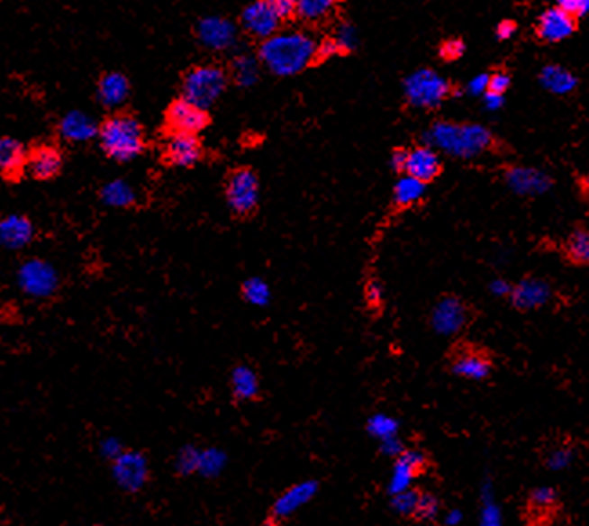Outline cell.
Listing matches in <instances>:
<instances>
[{
	"label": "cell",
	"instance_id": "1",
	"mask_svg": "<svg viewBox=\"0 0 589 526\" xmlns=\"http://www.w3.org/2000/svg\"><path fill=\"white\" fill-rule=\"evenodd\" d=\"M96 141L104 157L116 164H129L150 150L145 125L129 105L107 113L98 122Z\"/></svg>",
	"mask_w": 589,
	"mask_h": 526
},
{
	"label": "cell",
	"instance_id": "2",
	"mask_svg": "<svg viewBox=\"0 0 589 526\" xmlns=\"http://www.w3.org/2000/svg\"><path fill=\"white\" fill-rule=\"evenodd\" d=\"M424 146L449 157L472 160L486 153L494 144L492 131L481 123H458L450 120L433 122L422 135Z\"/></svg>",
	"mask_w": 589,
	"mask_h": 526
},
{
	"label": "cell",
	"instance_id": "3",
	"mask_svg": "<svg viewBox=\"0 0 589 526\" xmlns=\"http://www.w3.org/2000/svg\"><path fill=\"white\" fill-rule=\"evenodd\" d=\"M316 41L304 32H283L263 41L259 64L274 77H294L314 64Z\"/></svg>",
	"mask_w": 589,
	"mask_h": 526
},
{
	"label": "cell",
	"instance_id": "4",
	"mask_svg": "<svg viewBox=\"0 0 589 526\" xmlns=\"http://www.w3.org/2000/svg\"><path fill=\"white\" fill-rule=\"evenodd\" d=\"M231 80L227 68L214 62L196 64L184 71L180 96L198 105L200 109L209 111L223 96Z\"/></svg>",
	"mask_w": 589,
	"mask_h": 526
},
{
	"label": "cell",
	"instance_id": "5",
	"mask_svg": "<svg viewBox=\"0 0 589 526\" xmlns=\"http://www.w3.org/2000/svg\"><path fill=\"white\" fill-rule=\"evenodd\" d=\"M111 476L123 494L136 495L151 483L150 458L138 449H120L111 458Z\"/></svg>",
	"mask_w": 589,
	"mask_h": 526
},
{
	"label": "cell",
	"instance_id": "6",
	"mask_svg": "<svg viewBox=\"0 0 589 526\" xmlns=\"http://www.w3.org/2000/svg\"><path fill=\"white\" fill-rule=\"evenodd\" d=\"M403 89L406 102L417 109L439 107L452 95V84L430 68L410 73L403 82Z\"/></svg>",
	"mask_w": 589,
	"mask_h": 526
},
{
	"label": "cell",
	"instance_id": "7",
	"mask_svg": "<svg viewBox=\"0 0 589 526\" xmlns=\"http://www.w3.org/2000/svg\"><path fill=\"white\" fill-rule=\"evenodd\" d=\"M259 178L250 168H236L227 173L223 193L236 218H249L259 204Z\"/></svg>",
	"mask_w": 589,
	"mask_h": 526
},
{
	"label": "cell",
	"instance_id": "8",
	"mask_svg": "<svg viewBox=\"0 0 589 526\" xmlns=\"http://www.w3.org/2000/svg\"><path fill=\"white\" fill-rule=\"evenodd\" d=\"M21 291L35 300H48L59 293L60 277L53 263L42 258H28L17 271Z\"/></svg>",
	"mask_w": 589,
	"mask_h": 526
},
{
	"label": "cell",
	"instance_id": "9",
	"mask_svg": "<svg viewBox=\"0 0 589 526\" xmlns=\"http://www.w3.org/2000/svg\"><path fill=\"white\" fill-rule=\"evenodd\" d=\"M213 118L209 111L200 109L198 105L191 104L184 96L173 98L166 111H164V120H162V135H171V133H182V135H196L211 125Z\"/></svg>",
	"mask_w": 589,
	"mask_h": 526
},
{
	"label": "cell",
	"instance_id": "10",
	"mask_svg": "<svg viewBox=\"0 0 589 526\" xmlns=\"http://www.w3.org/2000/svg\"><path fill=\"white\" fill-rule=\"evenodd\" d=\"M66 166L64 146L53 141H35L26 146V175L35 182L59 178Z\"/></svg>",
	"mask_w": 589,
	"mask_h": 526
},
{
	"label": "cell",
	"instance_id": "11",
	"mask_svg": "<svg viewBox=\"0 0 589 526\" xmlns=\"http://www.w3.org/2000/svg\"><path fill=\"white\" fill-rule=\"evenodd\" d=\"M562 515V497L551 486H537L528 492L522 504L524 526H553Z\"/></svg>",
	"mask_w": 589,
	"mask_h": 526
},
{
	"label": "cell",
	"instance_id": "12",
	"mask_svg": "<svg viewBox=\"0 0 589 526\" xmlns=\"http://www.w3.org/2000/svg\"><path fill=\"white\" fill-rule=\"evenodd\" d=\"M204 157H205V148L200 137L182 135V133L162 135L160 159L164 166L193 169L204 160Z\"/></svg>",
	"mask_w": 589,
	"mask_h": 526
},
{
	"label": "cell",
	"instance_id": "13",
	"mask_svg": "<svg viewBox=\"0 0 589 526\" xmlns=\"http://www.w3.org/2000/svg\"><path fill=\"white\" fill-rule=\"evenodd\" d=\"M449 365L452 374L472 381H483L494 372L492 354L472 343H458L450 352Z\"/></svg>",
	"mask_w": 589,
	"mask_h": 526
},
{
	"label": "cell",
	"instance_id": "14",
	"mask_svg": "<svg viewBox=\"0 0 589 526\" xmlns=\"http://www.w3.org/2000/svg\"><path fill=\"white\" fill-rule=\"evenodd\" d=\"M318 481H305L286 488L268 508L261 526H283L298 508L307 504L318 494Z\"/></svg>",
	"mask_w": 589,
	"mask_h": 526
},
{
	"label": "cell",
	"instance_id": "15",
	"mask_svg": "<svg viewBox=\"0 0 589 526\" xmlns=\"http://www.w3.org/2000/svg\"><path fill=\"white\" fill-rule=\"evenodd\" d=\"M431 465L433 459L426 450L419 447L403 449L394 461V476H392L394 485L390 488V495L410 488L412 481L424 476L431 468Z\"/></svg>",
	"mask_w": 589,
	"mask_h": 526
},
{
	"label": "cell",
	"instance_id": "16",
	"mask_svg": "<svg viewBox=\"0 0 589 526\" xmlns=\"http://www.w3.org/2000/svg\"><path fill=\"white\" fill-rule=\"evenodd\" d=\"M430 323L437 334L456 336L468 323V307L458 296H443L433 305Z\"/></svg>",
	"mask_w": 589,
	"mask_h": 526
},
{
	"label": "cell",
	"instance_id": "17",
	"mask_svg": "<svg viewBox=\"0 0 589 526\" xmlns=\"http://www.w3.org/2000/svg\"><path fill=\"white\" fill-rule=\"evenodd\" d=\"M132 95L131 78L122 71H102L96 78V102L107 111H118L127 107Z\"/></svg>",
	"mask_w": 589,
	"mask_h": 526
},
{
	"label": "cell",
	"instance_id": "18",
	"mask_svg": "<svg viewBox=\"0 0 589 526\" xmlns=\"http://www.w3.org/2000/svg\"><path fill=\"white\" fill-rule=\"evenodd\" d=\"M279 19L272 8V0H258V3L249 5L243 8L240 15L241 30L258 41H267L277 33Z\"/></svg>",
	"mask_w": 589,
	"mask_h": 526
},
{
	"label": "cell",
	"instance_id": "19",
	"mask_svg": "<svg viewBox=\"0 0 589 526\" xmlns=\"http://www.w3.org/2000/svg\"><path fill=\"white\" fill-rule=\"evenodd\" d=\"M98 122L82 111L66 113L55 125V141L62 144H86L96 139Z\"/></svg>",
	"mask_w": 589,
	"mask_h": 526
},
{
	"label": "cell",
	"instance_id": "20",
	"mask_svg": "<svg viewBox=\"0 0 589 526\" xmlns=\"http://www.w3.org/2000/svg\"><path fill=\"white\" fill-rule=\"evenodd\" d=\"M196 39L211 51H227L238 42V26L223 17H205L196 24Z\"/></svg>",
	"mask_w": 589,
	"mask_h": 526
},
{
	"label": "cell",
	"instance_id": "21",
	"mask_svg": "<svg viewBox=\"0 0 589 526\" xmlns=\"http://www.w3.org/2000/svg\"><path fill=\"white\" fill-rule=\"evenodd\" d=\"M37 238V227L33 220L21 213L0 216V247L10 250H21L30 247Z\"/></svg>",
	"mask_w": 589,
	"mask_h": 526
},
{
	"label": "cell",
	"instance_id": "22",
	"mask_svg": "<svg viewBox=\"0 0 589 526\" xmlns=\"http://www.w3.org/2000/svg\"><path fill=\"white\" fill-rule=\"evenodd\" d=\"M506 186L519 196H539L553 187V178L540 169L512 166L504 171Z\"/></svg>",
	"mask_w": 589,
	"mask_h": 526
},
{
	"label": "cell",
	"instance_id": "23",
	"mask_svg": "<svg viewBox=\"0 0 589 526\" xmlns=\"http://www.w3.org/2000/svg\"><path fill=\"white\" fill-rule=\"evenodd\" d=\"M26 178V146L14 137H0V180L19 186Z\"/></svg>",
	"mask_w": 589,
	"mask_h": 526
},
{
	"label": "cell",
	"instance_id": "24",
	"mask_svg": "<svg viewBox=\"0 0 589 526\" xmlns=\"http://www.w3.org/2000/svg\"><path fill=\"white\" fill-rule=\"evenodd\" d=\"M551 295H553L551 286L546 280L524 278L517 286H512L510 300L517 311L528 313V311H535V309L548 305V302L551 300Z\"/></svg>",
	"mask_w": 589,
	"mask_h": 526
},
{
	"label": "cell",
	"instance_id": "25",
	"mask_svg": "<svg viewBox=\"0 0 589 526\" xmlns=\"http://www.w3.org/2000/svg\"><path fill=\"white\" fill-rule=\"evenodd\" d=\"M576 32V21L567 17L557 6L548 8L537 23V37L544 42L557 44L569 39Z\"/></svg>",
	"mask_w": 589,
	"mask_h": 526
},
{
	"label": "cell",
	"instance_id": "26",
	"mask_svg": "<svg viewBox=\"0 0 589 526\" xmlns=\"http://www.w3.org/2000/svg\"><path fill=\"white\" fill-rule=\"evenodd\" d=\"M229 385L234 404H254L261 398L259 376L247 363H240L231 370Z\"/></svg>",
	"mask_w": 589,
	"mask_h": 526
},
{
	"label": "cell",
	"instance_id": "27",
	"mask_svg": "<svg viewBox=\"0 0 589 526\" xmlns=\"http://www.w3.org/2000/svg\"><path fill=\"white\" fill-rule=\"evenodd\" d=\"M439 173H440V159L437 151H433L428 146H417L413 150H408L404 175L426 186L433 182L439 177Z\"/></svg>",
	"mask_w": 589,
	"mask_h": 526
},
{
	"label": "cell",
	"instance_id": "28",
	"mask_svg": "<svg viewBox=\"0 0 589 526\" xmlns=\"http://www.w3.org/2000/svg\"><path fill=\"white\" fill-rule=\"evenodd\" d=\"M576 454L575 440L571 438H557V440H544L539 447V459L542 467L548 470H562L566 468Z\"/></svg>",
	"mask_w": 589,
	"mask_h": 526
},
{
	"label": "cell",
	"instance_id": "29",
	"mask_svg": "<svg viewBox=\"0 0 589 526\" xmlns=\"http://www.w3.org/2000/svg\"><path fill=\"white\" fill-rule=\"evenodd\" d=\"M98 198L104 205L113 207V209H123L131 211L140 205L138 195L131 184H127L122 178L109 180L98 189Z\"/></svg>",
	"mask_w": 589,
	"mask_h": 526
},
{
	"label": "cell",
	"instance_id": "30",
	"mask_svg": "<svg viewBox=\"0 0 589 526\" xmlns=\"http://www.w3.org/2000/svg\"><path fill=\"white\" fill-rule=\"evenodd\" d=\"M540 86L553 95H569L576 86V77L558 64H548L539 73Z\"/></svg>",
	"mask_w": 589,
	"mask_h": 526
},
{
	"label": "cell",
	"instance_id": "31",
	"mask_svg": "<svg viewBox=\"0 0 589 526\" xmlns=\"http://www.w3.org/2000/svg\"><path fill=\"white\" fill-rule=\"evenodd\" d=\"M259 60L250 53H240L227 68L229 80L238 87H252L259 80Z\"/></svg>",
	"mask_w": 589,
	"mask_h": 526
},
{
	"label": "cell",
	"instance_id": "32",
	"mask_svg": "<svg viewBox=\"0 0 589 526\" xmlns=\"http://www.w3.org/2000/svg\"><path fill=\"white\" fill-rule=\"evenodd\" d=\"M424 193H426L424 184H421L419 180L408 175H401V178L394 186V204L401 209L410 207L417 204L424 196Z\"/></svg>",
	"mask_w": 589,
	"mask_h": 526
},
{
	"label": "cell",
	"instance_id": "33",
	"mask_svg": "<svg viewBox=\"0 0 589 526\" xmlns=\"http://www.w3.org/2000/svg\"><path fill=\"white\" fill-rule=\"evenodd\" d=\"M566 256L576 266H585L589 261V234L584 227H576L569 234L566 241Z\"/></svg>",
	"mask_w": 589,
	"mask_h": 526
},
{
	"label": "cell",
	"instance_id": "34",
	"mask_svg": "<svg viewBox=\"0 0 589 526\" xmlns=\"http://www.w3.org/2000/svg\"><path fill=\"white\" fill-rule=\"evenodd\" d=\"M270 287L263 278H249L241 284V298L252 307H265L270 304Z\"/></svg>",
	"mask_w": 589,
	"mask_h": 526
},
{
	"label": "cell",
	"instance_id": "35",
	"mask_svg": "<svg viewBox=\"0 0 589 526\" xmlns=\"http://www.w3.org/2000/svg\"><path fill=\"white\" fill-rule=\"evenodd\" d=\"M334 10L331 0H300L296 3V15L305 23H320Z\"/></svg>",
	"mask_w": 589,
	"mask_h": 526
},
{
	"label": "cell",
	"instance_id": "36",
	"mask_svg": "<svg viewBox=\"0 0 589 526\" xmlns=\"http://www.w3.org/2000/svg\"><path fill=\"white\" fill-rule=\"evenodd\" d=\"M440 513V501L435 494L431 492H426L421 488V494H419V501H417V506H415V512H413V517L412 521L419 522V524H424V522H433Z\"/></svg>",
	"mask_w": 589,
	"mask_h": 526
},
{
	"label": "cell",
	"instance_id": "37",
	"mask_svg": "<svg viewBox=\"0 0 589 526\" xmlns=\"http://www.w3.org/2000/svg\"><path fill=\"white\" fill-rule=\"evenodd\" d=\"M419 494H421V488H406L403 492H397L392 495V508L395 513H399L401 517L412 521L413 517V512H415V506H417V501H419Z\"/></svg>",
	"mask_w": 589,
	"mask_h": 526
},
{
	"label": "cell",
	"instance_id": "38",
	"mask_svg": "<svg viewBox=\"0 0 589 526\" xmlns=\"http://www.w3.org/2000/svg\"><path fill=\"white\" fill-rule=\"evenodd\" d=\"M334 41L338 42L340 50L343 55H349L350 51H354L358 48V33L356 28L349 23H341L340 28L336 30V37Z\"/></svg>",
	"mask_w": 589,
	"mask_h": 526
},
{
	"label": "cell",
	"instance_id": "39",
	"mask_svg": "<svg viewBox=\"0 0 589 526\" xmlns=\"http://www.w3.org/2000/svg\"><path fill=\"white\" fill-rule=\"evenodd\" d=\"M467 51V44L461 39H449L439 48V57L447 60V62H454L459 60Z\"/></svg>",
	"mask_w": 589,
	"mask_h": 526
},
{
	"label": "cell",
	"instance_id": "40",
	"mask_svg": "<svg viewBox=\"0 0 589 526\" xmlns=\"http://www.w3.org/2000/svg\"><path fill=\"white\" fill-rule=\"evenodd\" d=\"M557 8L564 12L567 17H571L573 21H578L587 15L589 3L587 0H560Z\"/></svg>",
	"mask_w": 589,
	"mask_h": 526
},
{
	"label": "cell",
	"instance_id": "41",
	"mask_svg": "<svg viewBox=\"0 0 589 526\" xmlns=\"http://www.w3.org/2000/svg\"><path fill=\"white\" fill-rule=\"evenodd\" d=\"M338 55H343V53H341V50H340L338 42L334 41V37H332V39H325L323 42L316 44L314 64H316V62H325V60H329V59H334V57H338Z\"/></svg>",
	"mask_w": 589,
	"mask_h": 526
},
{
	"label": "cell",
	"instance_id": "42",
	"mask_svg": "<svg viewBox=\"0 0 589 526\" xmlns=\"http://www.w3.org/2000/svg\"><path fill=\"white\" fill-rule=\"evenodd\" d=\"M512 86V77L506 71H495L490 73V82H488V91L497 93V95H506V91Z\"/></svg>",
	"mask_w": 589,
	"mask_h": 526
},
{
	"label": "cell",
	"instance_id": "43",
	"mask_svg": "<svg viewBox=\"0 0 589 526\" xmlns=\"http://www.w3.org/2000/svg\"><path fill=\"white\" fill-rule=\"evenodd\" d=\"M272 8H274L279 23L292 21L294 17H296V3H294V0H272Z\"/></svg>",
	"mask_w": 589,
	"mask_h": 526
},
{
	"label": "cell",
	"instance_id": "44",
	"mask_svg": "<svg viewBox=\"0 0 589 526\" xmlns=\"http://www.w3.org/2000/svg\"><path fill=\"white\" fill-rule=\"evenodd\" d=\"M488 82H490V73H481V75L474 77L468 82V86H467L468 95H472V96H483L488 91Z\"/></svg>",
	"mask_w": 589,
	"mask_h": 526
},
{
	"label": "cell",
	"instance_id": "45",
	"mask_svg": "<svg viewBox=\"0 0 589 526\" xmlns=\"http://www.w3.org/2000/svg\"><path fill=\"white\" fill-rule=\"evenodd\" d=\"M365 296H367V302L370 307H381L383 304V286L377 282V280H370L368 286H367V291H365Z\"/></svg>",
	"mask_w": 589,
	"mask_h": 526
},
{
	"label": "cell",
	"instance_id": "46",
	"mask_svg": "<svg viewBox=\"0 0 589 526\" xmlns=\"http://www.w3.org/2000/svg\"><path fill=\"white\" fill-rule=\"evenodd\" d=\"M406 159H408V150H404V148H397V150H394L392 155H390V168H392L395 173L404 175Z\"/></svg>",
	"mask_w": 589,
	"mask_h": 526
},
{
	"label": "cell",
	"instance_id": "47",
	"mask_svg": "<svg viewBox=\"0 0 589 526\" xmlns=\"http://www.w3.org/2000/svg\"><path fill=\"white\" fill-rule=\"evenodd\" d=\"M515 33H517V24L513 21H510V19L501 21L497 24V28H495V35H497L499 41H510Z\"/></svg>",
	"mask_w": 589,
	"mask_h": 526
},
{
	"label": "cell",
	"instance_id": "48",
	"mask_svg": "<svg viewBox=\"0 0 589 526\" xmlns=\"http://www.w3.org/2000/svg\"><path fill=\"white\" fill-rule=\"evenodd\" d=\"M483 100H485V105L488 111H499L503 105H504V96L503 95H497V93H492V91H486L483 95Z\"/></svg>",
	"mask_w": 589,
	"mask_h": 526
},
{
	"label": "cell",
	"instance_id": "49",
	"mask_svg": "<svg viewBox=\"0 0 589 526\" xmlns=\"http://www.w3.org/2000/svg\"><path fill=\"white\" fill-rule=\"evenodd\" d=\"M490 291H492L494 296H497V298H504V296H510V293H512V284H508V282L503 280V278H497V280H494V282L490 284Z\"/></svg>",
	"mask_w": 589,
	"mask_h": 526
},
{
	"label": "cell",
	"instance_id": "50",
	"mask_svg": "<svg viewBox=\"0 0 589 526\" xmlns=\"http://www.w3.org/2000/svg\"><path fill=\"white\" fill-rule=\"evenodd\" d=\"M89 526H104V524H89Z\"/></svg>",
	"mask_w": 589,
	"mask_h": 526
}]
</instances>
